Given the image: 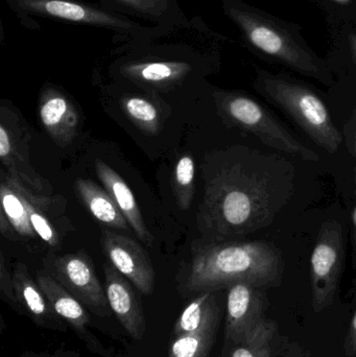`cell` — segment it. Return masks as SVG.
Masks as SVG:
<instances>
[{
	"mask_svg": "<svg viewBox=\"0 0 356 357\" xmlns=\"http://www.w3.org/2000/svg\"><path fill=\"white\" fill-rule=\"evenodd\" d=\"M205 192L196 214L210 241H228L273 222L294 190L295 169L286 159L242 146L204 162Z\"/></svg>",
	"mask_w": 356,
	"mask_h": 357,
	"instance_id": "cell-1",
	"label": "cell"
},
{
	"mask_svg": "<svg viewBox=\"0 0 356 357\" xmlns=\"http://www.w3.org/2000/svg\"><path fill=\"white\" fill-rule=\"evenodd\" d=\"M284 274L279 250L267 241H209L196 250L186 291H215L236 282L276 287Z\"/></svg>",
	"mask_w": 356,
	"mask_h": 357,
	"instance_id": "cell-2",
	"label": "cell"
},
{
	"mask_svg": "<svg viewBox=\"0 0 356 357\" xmlns=\"http://www.w3.org/2000/svg\"><path fill=\"white\" fill-rule=\"evenodd\" d=\"M224 10L255 50L300 75L332 83L327 65L288 25L240 0H225Z\"/></svg>",
	"mask_w": 356,
	"mask_h": 357,
	"instance_id": "cell-3",
	"label": "cell"
},
{
	"mask_svg": "<svg viewBox=\"0 0 356 357\" xmlns=\"http://www.w3.org/2000/svg\"><path fill=\"white\" fill-rule=\"evenodd\" d=\"M254 88L284 111L320 148L330 154L340 150L344 136L334 125L325 102L311 88L265 71L257 75Z\"/></svg>",
	"mask_w": 356,
	"mask_h": 357,
	"instance_id": "cell-4",
	"label": "cell"
},
{
	"mask_svg": "<svg viewBox=\"0 0 356 357\" xmlns=\"http://www.w3.org/2000/svg\"><path fill=\"white\" fill-rule=\"evenodd\" d=\"M217 112L229 127L253 134L263 144L303 160L317 162L315 151L299 142L261 102L240 92L217 91L213 96Z\"/></svg>",
	"mask_w": 356,
	"mask_h": 357,
	"instance_id": "cell-5",
	"label": "cell"
},
{
	"mask_svg": "<svg viewBox=\"0 0 356 357\" xmlns=\"http://www.w3.org/2000/svg\"><path fill=\"white\" fill-rule=\"evenodd\" d=\"M19 14L59 19L75 24L104 27L123 35L140 36L150 29L123 15L77 0H6Z\"/></svg>",
	"mask_w": 356,
	"mask_h": 357,
	"instance_id": "cell-6",
	"label": "cell"
},
{
	"mask_svg": "<svg viewBox=\"0 0 356 357\" xmlns=\"http://www.w3.org/2000/svg\"><path fill=\"white\" fill-rule=\"evenodd\" d=\"M344 264L343 230L336 222L320 229L311 258V296L315 312L332 305L336 297Z\"/></svg>",
	"mask_w": 356,
	"mask_h": 357,
	"instance_id": "cell-7",
	"label": "cell"
},
{
	"mask_svg": "<svg viewBox=\"0 0 356 357\" xmlns=\"http://www.w3.org/2000/svg\"><path fill=\"white\" fill-rule=\"evenodd\" d=\"M29 135L25 123L12 108H0V159L6 173L35 193L52 195V187L31 167Z\"/></svg>",
	"mask_w": 356,
	"mask_h": 357,
	"instance_id": "cell-8",
	"label": "cell"
},
{
	"mask_svg": "<svg viewBox=\"0 0 356 357\" xmlns=\"http://www.w3.org/2000/svg\"><path fill=\"white\" fill-rule=\"evenodd\" d=\"M54 274L69 293L72 294L82 304L93 310L100 317L109 314V302L106 291L102 289L93 264L85 252L66 254L56 258Z\"/></svg>",
	"mask_w": 356,
	"mask_h": 357,
	"instance_id": "cell-9",
	"label": "cell"
},
{
	"mask_svg": "<svg viewBox=\"0 0 356 357\" xmlns=\"http://www.w3.org/2000/svg\"><path fill=\"white\" fill-rule=\"evenodd\" d=\"M102 248L110 264L144 295L155 287V271L146 250L131 237L102 230Z\"/></svg>",
	"mask_w": 356,
	"mask_h": 357,
	"instance_id": "cell-10",
	"label": "cell"
},
{
	"mask_svg": "<svg viewBox=\"0 0 356 357\" xmlns=\"http://www.w3.org/2000/svg\"><path fill=\"white\" fill-rule=\"evenodd\" d=\"M261 289L245 281L228 287L226 341L238 343L265 320V300Z\"/></svg>",
	"mask_w": 356,
	"mask_h": 357,
	"instance_id": "cell-11",
	"label": "cell"
},
{
	"mask_svg": "<svg viewBox=\"0 0 356 357\" xmlns=\"http://www.w3.org/2000/svg\"><path fill=\"white\" fill-rule=\"evenodd\" d=\"M104 270L110 310L132 337L142 339L146 333V318L133 287L112 264H106Z\"/></svg>",
	"mask_w": 356,
	"mask_h": 357,
	"instance_id": "cell-12",
	"label": "cell"
},
{
	"mask_svg": "<svg viewBox=\"0 0 356 357\" xmlns=\"http://www.w3.org/2000/svg\"><path fill=\"white\" fill-rule=\"evenodd\" d=\"M39 117L46 133L58 146H68L77 136L79 113L73 102L56 88H45L40 96Z\"/></svg>",
	"mask_w": 356,
	"mask_h": 357,
	"instance_id": "cell-13",
	"label": "cell"
},
{
	"mask_svg": "<svg viewBox=\"0 0 356 357\" xmlns=\"http://www.w3.org/2000/svg\"><path fill=\"white\" fill-rule=\"evenodd\" d=\"M37 283L45 294L46 298L58 316L62 320L66 321L69 326H71L82 340L86 341L91 349H98V352L102 351V345L88 331L87 327L90 324V318L83 304L72 294L69 293L58 280L49 275H38Z\"/></svg>",
	"mask_w": 356,
	"mask_h": 357,
	"instance_id": "cell-14",
	"label": "cell"
},
{
	"mask_svg": "<svg viewBox=\"0 0 356 357\" xmlns=\"http://www.w3.org/2000/svg\"><path fill=\"white\" fill-rule=\"evenodd\" d=\"M13 281L19 306L36 324L47 329H64L62 319L54 312L39 284L31 278L24 264L19 262L15 266Z\"/></svg>",
	"mask_w": 356,
	"mask_h": 357,
	"instance_id": "cell-15",
	"label": "cell"
},
{
	"mask_svg": "<svg viewBox=\"0 0 356 357\" xmlns=\"http://www.w3.org/2000/svg\"><path fill=\"white\" fill-rule=\"evenodd\" d=\"M0 202V231L3 236L22 241L38 236L29 220L26 199L6 172L1 173Z\"/></svg>",
	"mask_w": 356,
	"mask_h": 357,
	"instance_id": "cell-16",
	"label": "cell"
},
{
	"mask_svg": "<svg viewBox=\"0 0 356 357\" xmlns=\"http://www.w3.org/2000/svg\"><path fill=\"white\" fill-rule=\"evenodd\" d=\"M95 171L98 178L104 185V188L110 193L117 207L131 226V229H133L136 236L144 245H152L154 237L144 222V218L138 207L135 195L132 192L129 185L104 161H95Z\"/></svg>",
	"mask_w": 356,
	"mask_h": 357,
	"instance_id": "cell-17",
	"label": "cell"
},
{
	"mask_svg": "<svg viewBox=\"0 0 356 357\" xmlns=\"http://www.w3.org/2000/svg\"><path fill=\"white\" fill-rule=\"evenodd\" d=\"M192 70V65L183 61H144L123 65L119 73L134 83L167 89L183 82Z\"/></svg>",
	"mask_w": 356,
	"mask_h": 357,
	"instance_id": "cell-18",
	"label": "cell"
},
{
	"mask_svg": "<svg viewBox=\"0 0 356 357\" xmlns=\"http://www.w3.org/2000/svg\"><path fill=\"white\" fill-rule=\"evenodd\" d=\"M75 188L84 206L98 222L129 234L131 226L106 189L86 178H77Z\"/></svg>",
	"mask_w": 356,
	"mask_h": 357,
	"instance_id": "cell-19",
	"label": "cell"
},
{
	"mask_svg": "<svg viewBox=\"0 0 356 357\" xmlns=\"http://www.w3.org/2000/svg\"><path fill=\"white\" fill-rule=\"evenodd\" d=\"M219 319V308L215 291H203L180 314L173 328V335L180 337L217 331Z\"/></svg>",
	"mask_w": 356,
	"mask_h": 357,
	"instance_id": "cell-20",
	"label": "cell"
},
{
	"mask_svg": "<svg viewBox=\"0 0 356 357\" xmlns=\"http://www.w3.org/2000/svg\"><path fill=\"white\" fill-rule=\"evenodd\" d=\"M14 181L26 199L29 220L36 234L49 247H58L61 243V237L54 222L50 220V213L54 212V209L59 207V197H54V195H38L18 181Z\"/></svg>",
	"mask_w": 356,
	"mask_h": 357,
	"instance_id": "cell-21",
	"label": "cell"
},
{
	"mask_svg": "<svg viewBox=\"0 0 356 357\" xmlns=\"http://www.w3.org/2000/svg\"><path fill=\"white\" fill-rule=\"evenodd\" d=\"M277 335V324L265 319L250 335L233 344L229 357H274Z\"/></svg>",
	"mask_w": 356,
	"mask_h": 357,
	"instance_id": "cell-22",
	"label": "cell"
},
{
	"mask_svg": "<svg viewBox=\"0 0 356 357\" xmlns=\"http://www.w3.org/2000/svg\"><path fill=\"white\" fill-rule=\"evenodd\" d=\"M121 108L127 119L144 133L156 135L162 125V113L156 102L139 96H125Z\"/></svg>",
	"mask_w": 356,
	"mask_h": 357,
	"instance_id": "cell-23",
	"label": "cell"
},
{
	"mask_svg": "<svg viewBox=\"0 0 356 357\" xmlns=\"http://www.w3.org/2000/svg\"><path fill=\"white\" fill-rule=\"evenodd\" d=\"M196 167L190 155H183L178 160L171 178L173 195L180 209L188 210L194 201L196 185H194Z\"/></svg>",
	"mask_w": 356,
	"mask_h": 357,
	"instance_id": "cell-24",
	"label": "cell"
},
{
	"mask_svg": "<svg viewBox=\"0 0 356 357\" xmlns=\"http://www.w3.org/2000/svg\"><path fill=\"white\" fill-rule=\"evenodd\" d=\"M217 331L200 335L175 337L169 346V357H207L209 356Z\"/></svg>",
	"mask_w": 356,
	"mask_h": 357,
	"instance_id": "cell-25",
	"label": "cell"
},
{
	"mask_svg": "<svg viewBox=\"0 0 356 357\" xmlns=\"http://www.w3.org/2000/svg\"><path fill=\"white\" fill-rule=\"evenodd\" d=\"M117 3L155 21H167L173 8L171 0H114Z\"/></svg>",
	"mask_w": 356,
	"mask_h": 357,
	"instance_id": "cell-26",
	"label": "cell"
},
{
	"mask_svg": "<svg viewBox=\"0 0 356 357\" xmlns=\"http://www.w3.org/2000/svg\"><path fill=\"white\" fill-rule=\"evenodd\" d=\"M0 291H1L2 297L6 299V302L14 306L19 305L16 295H15L13 275L10 274L8 268H6L3 253L0 255Z\"/></svg>",
	"mask_w": 356,
	"mask_h": 357,
	"instance_id": "cell-27",
	"label": "cell"
},
{
	"mask_svg": "<svg viewBox=\"0 0 356 357\" xmlns=\"http://www.w3.org/2000/svg\"><path fill=\"white\" fill-rule=\"evenodd\" d=\"M344 133L349 151L356 159V108L353 110L348 123L345 125Z\"/></svg>",
	"mask_w": 356,
	"mask_h": 357,
	"instance_id": "cell-28",
	"label": "cell"
},
{
	"mask_svg": "<svg viewBox=\"0 0 356 357\" xmlns=\"http://www.w3.org/2000/svg\"><path fill=\"white\" fill-rule=\"evenodd\" d=\"M344 350L347 356H356V310L350 322L346 340H345Z\"/></svg>",
	"mask_w": 356,
	"mask_h": 357,
	"instance_id": "cell-29",
	"label": "cell"
},
{
	"mask_svg": "<svg viewBox=\"0 0 356 357\" xmlns=\"http://www.w3.org/2000/svg\"><path fill=\"white\" fill-rule=\"evenodd\" d=\"M351 52H353V59H355L356 64V35L350 36Z\"/></svg>",
	"mask_w": 356,
	"mask_h": 357,
	"instance_id": "cell-30",
	"label": "cell"
},
{
	"mask_svg": "<svg viewBox=\"0 0 356 357\" xmlns=\"http://www.w3.org/2000/svg\"><path fill=\"white\" fill-rule=\"evenodd\" d=\"M355 192H356V167L355 169ZM353 230H355V243L356 248V207L353 210Z\"/></svg>",
	"mask_w": 356,
	"mask_h": 357,
	"instance_id": "cell-31",
	"label": "cell"
},
{
	"mask_svg": "<svg viewBox=\"0 0 356 357\" xmlns=\"http://www.w3.org/2000/svg\"><path fill=\"white\" fill-rule=\"evenodd\" d=\"M171 1H173V0H171Z\"/></svg>",
	"mask_w": 356,
	"mask_h": 357,
	"instance_id": "cell-32",
	"label": "cell"
}]
</instances>
